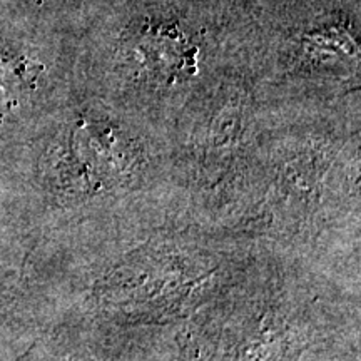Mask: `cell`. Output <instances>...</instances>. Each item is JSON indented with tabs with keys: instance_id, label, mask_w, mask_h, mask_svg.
<instances>
[{
	"instance_id": "cell-1",
	"label": "cell",
	"mask_w": 361,
	"mask_h": 361,
	"mask_svg": "<svg viewBox=\"0 0 361 361\" xmlns=\"http://www.w3.org/2000/svg\"><path fill=\"white\" fill-rule=\"evenodd\" d=\"M121 54L130 71L151 84L171 85L196 72V44L174 20L142 19L130 24Z\"/></svg>"
},
{
	"instance_id": "cell-2",
	"label": "cell",
	"mask_w": 361,
	"mask_h": 361,
	"mask_svg": "<svg viewBox=\"0 0 361 361\" xmlns=\"http://www.w3.org/2000/svg\"><path fill=\"white\" fill-rule=\"evenodd\" d=\"M40 69L27 57L0 54V117L16 111L32 92Z\"/></svg>"
}]
</instances>
